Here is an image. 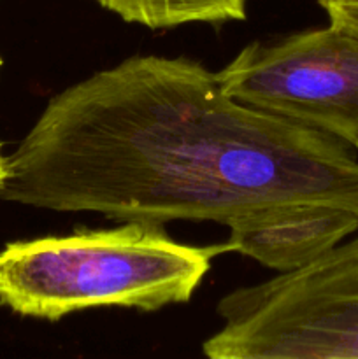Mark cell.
<instances>
[{"label": "cell", "instance_id": "cell-1", "mask_svg": "<svg viewBox=\"0 0 358 359\" xmlns=\"http://www.w3.org/2000/svg\"><path fill=\"white\" fill-rule=\"evenodd\" d=\"M0 198L164 224L297 203L358 212L350 144L241 104L186 56L133 55L60 91L7 156Z\"/></svg>", "mask_w": 358, "mask_h": 359}, {"label": "cell", "instance_id": "cell-2", "mask_svg": "<svg viewBox=\"0 0 358 359\" xmlns=\"http://www.w3.org/2000/svg\"><path fill=\"white\" fill-rule=\"evenodd\" d=\"M227 244L190 245L164 224L125 221L7 244L0 251V305L25 318L60 321L98 307L158 311L188 304Z\"/></svg>", "mask_w": 358, "mask_h": 359}, {"label": "cell", "instance_id": "cell-3", "mask_svg": "<svg viewBox=\"0 0 358 359\" xmlns=\"http://www.w3.org/2000/svg\"><path fill=\"white\" fill-rule=\"evenodd\" d=\"M211 359H358V235L318 259L225 294Z\"/></svg>", "mask_w": 358, "mask_h": 359}, {"label": "cell", "instance_id": "cell-4", "mask_svg": "<svg viewBox=\"0 0 358 359\" xmlns=\"http://www.w3.org/2000/svg\"><path fill=\"white\" fill-rule=\"evenodd\" d=\"M216 76L241 104L358 142V37L343 28L255 41Z\"/></svg>", "mask_w": 358, "mask_h": 359}, {"label": "cell", "instance_id": "cell-5", "mask_svg": "<svg viewBox=\"0 0 358 359\" xmlns=\"http://www.w3.org/2000/svg\"><path fill=\"white\" fill-rule=\"evenodd\" d=\"M228 251L277 272L309 265L358 230V212L329 203L272 207L228 223Z\"/></svg>", "mask_w": 358, "mask_h": 359}, {"label": "cell", "instance_id": "cell-6", "mask_svg": "<svg viewBox=\"0 0 358 359\" xmlns=\"http://www.w3.org/2000/svg\"><path fill=\"white\" fill-rule=\"evenodd\" d=\"M126 23L151 30L186 23H225L246 20L248 0H95Z\"/></svg>", "mask_w": 358, "mask_h": 359}, {"label": "cell", "instance_id": "cell-7", "mask_svg": "<svg viewBox=\"0 0 358 359\" xmlns=\"http://www.w3.org/2000/svg\"><path fill=\"white\" fill-rule=\"evenodd\" d=\"M329 23L358 37V0H319Z\"/></svg>", "mask_w": 358, "mask_h": 359}, {"label": "cell", "instance_id": "cell-8", "mask_svg": "<svg viewBox=\"0 0 358 359\" xmlns=\"http://www.w3.org/2000/svg\"><path fill=\"white\" fill-rule=\"evenodd\" d=\"M7 174H9V167H7V156L2 154V144H0V188L6 182Z\"/></svg>", "mask_w": 358, "mask_h": 359}, {"label": "cell", "instance_id": "cell-9", "mask_svg": "<svg viewBox=\"0 0 358 359\" xmlns=\"http://www.w3.org/2000/svg\"><path fill=\"white\" fill-rule=\"evenodd\" d=\"M354 149H357V151H358V142H357V144H354Z\"/></svg>", "mask_w": 358, "mask_h": 359}, {"label": "cell", "instance_id": "cell-10", "mask_svg": "<svg viewBox=\"0 0 358 359\" xmlns=\"http://www.w3.org/2000/svg\"><path fill=\"white\" fill-rule=\"evenodd\" d=\"M0 69H2V58H0Z\"/></svg>", "mask_w": 358, "mask_h": 359}]
</instances>
